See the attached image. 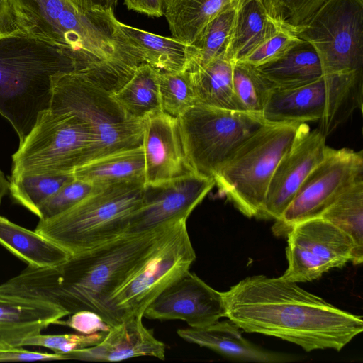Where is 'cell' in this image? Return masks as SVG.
<instances>
[{"instance_id": "23", "label": "cell", "mask_w": 363, "mask_h": 363, "mask_svg": "<svg viewBox=\"0 0 363 363\" xmlns=\"http://www.w3.org/2000/svg\"><path fill=\"white\" fill-rule=\"evenodd\" d=\"M0 245L34 268L55 267L70 257L66 250L36 231L20 226L1 216Z\"/></svg>"}, {"instance_id": "15", "label": "cell", "mask_w": 363, "mask_h": 363, "mask_svg": "<svg viewBox=\"0 0 363 363\" xmlns=\"http://www.w3.org/2000/svg\"><path fill=\"white\" fill-rule=\"evenodd\" d=\"M215 185L213 178L196 172L161 183L145 184L141 204L132 214L125 233H147L187 220Z\"/></svg>"}, {"instance_id": "26", "label": "cell", "mask_w": 363, "mask_h": 363, "mask_svg": "<svg viewBox=\"0 0 363 363\" xmlns=\"http://www.w3.org/2000/svg\"><path fill=\"white\" fill-rule=\"evenodd\" d=\"M230 5V0H164V16L172 37L189 45Z\"/></svg>"}, {"instance_id": "17", "label": "cell", "mask_w": 363, "mask_h": 363, "mask_svg": "<svg viewBox=\"0 0 363 363\" xmlns=\"http://www.w3.org/2000/svg\"><path fill=\"white\" fill-rule=\"evenodd\" d=\"M152 320H182L201 328L225 317L221 292L189 271L158 295L143 313Z\"/></svg>"}, {"instance_id": "45", "label": "cell", "mask_w": 363, "mask_h": 363, "mask_svg": "<svg viewBox=\"0 0 363 363\" xmlns=\"http://www.w3.org/2000/svg\"><path fill=\"white\" fill-rule=\"evenodd\" d=\"M251 0H230V6H233L235 10H238L244 4L249 2Z\"/></svg>"}, {"instance_id": "10", "label": "cell", "mask_w": 363, "mask_h": 363, "mask_svg": "<svg viewBox=\"0 0 363 363\" xmlns=\"http://www.w3.org/2000/svg\"><path fill=\"white\" fill-rule=\"evenodd\" d=\"M196 257L186 220H181L108 299L106 323L113 327L129 317L143 316L158 295L189 271Z\"/></svg>"}, {"instance_id": "37", "label": "cell", "mask_w": 363, "mask_h": 363, "mask_svg": "<svg viewBox=\"0 0 363 363\" xmlns=\"http://www.w3.org/2000/svg\"><path fill=\"white\" fill-rule=\"evenodd\" d=\"M106 333L93 334L43 335L41 333L26 339L23 346L43 347L57 354H66L74 350L94 346L99 343Z\"/></svg>"}, {"instance_id": "25", "label": "cell", "mask_w": 363, "mask_h": 363, "mask_svg": "<svg viewBox=\"0 0 363 363\" xmlns=\"http://www.w3.org/2000/svg\"><path fill=\"white\" fill-rule=\"evenodd\" d=\"M255 68L272 89L301 86L323 75L317 52L303 40L281 58Z\"/></svg>"}, {"instance_id": "24", "label": "cell", "mask_w": 363, "mask_h": 363, "mask_svg": "<svg viewBox=\"0 0 363 363\" xmlns=\"http://www.w3.org/2000/svg\"><path fill=\"white\" fill-rule=\"evenodd\" d=\"M280 27L260 0H251L236 10L224 56L232 62L245 58Z\"/></svg>"}, {"instance_id": "6", "label": "cell", "mask_w": 363, "mask_h": 363, "mask_svg": "<svg viewBox=\"0 0 363 363\" xmlns=\"http://www.w3.org/2000/svg\"><path fill=\"white\" fill-rule=\"evenodd\" d=\"M19 30L59 45L86 64L120 52L114 41V11H79L68 0H8Z\"/></svg>"}, {"instance_id": "27", "label": "cell", "mask_w": 363, "mask_h": 363, "mask_svg": "<svg viewBox=\"0 0 363 363\" xmlns=\"http://www.w3.org/2000/svg\"><path fill=\"white\" fill-rule=\"evenodd\" d=\"M233 62L222 54L204 67L190 72L196 104L242 111L233 89Z\"/></svg>"}, {"instance_id": "5", "label": "cell", "mask_w": 363, "mask_h": 363, "mask_svg": "<svg viewBox=\"0 0 363 363\" xmlns=\"http://www.w3.org/2000/svg\"><path fill=\"white\" fill-rule=\"evenodd\" d=\"M50 110L74 114L90 125L96 138L91 160L143 145L145 121L123 110L91 65L55 77Z\"/></svg>"}, {"instance_id": "29", "label": "cell", "mask_w": 363, "mask_h": 363, "mask_svg": "<svg viewBox=\"0 0 363 363\" xmlns=\"http://www.w3.org/2000/svg\"><path fill=\"white\" fill-rule=\"evenodd\" d=\"M73 173L75 179L93 185H104L138 178L145 179L143 146L91 160L76 168Z\"/></svg>"}, {"instance_id": "4", "label": "cell", "mask_w": 363, "mask_h": 363, "mask_svg": "<svg viewBox=\"0 0 363 363\" xmlns=\"http://www.w3.org/2000/svg\"><path fill=\"white\" fill-rule=\"evenodd\" d=\"M145 179L95 185L68 210L39 220L35 231L74 255L125 234L132 214L140 207Z\"/></svg>"}, {"instance_id": "9", "label": "cell", "mask_w": 363, "mask_h": 363, "mask_svg": "<svg viewBox=\"0 0 363 363\" xmlns=\"http://www.w3.org/2000/svg\"><path fill=\"white\" fill-rule=\"evenodd\" d=\"M96 138L74 114L48 110L12 155L11 176L73 173L91 160Z\"/></svg>"}, {"instance_id": "43", "label": "cell", "mask_w": 363, "mask_h": 363, "mask_svg": "<svg viewBox=\"0 0 363 363\" xmlns=\"http://www.w3.org/2000/svg\"><path fill=\"white\" fill-rule=\"evenodd\" d=\"M79 11L92 10L114 11L117 0H68Z\"/></svg>"}, {"instance_id": "41", "label": "cell", "mask_w": 363, "mask_h": 363, "mask_svg": "<svg viewBox=\"0 0 363 363\" xmlns=\"http://www.w3.org/2000/svg\"><path fill=\"white\" fill-rule=\"evenodd\" d=\"M129 10L151 17L164 16V0H124Z\"/></svg>"}, {"instance_id": "11", "label": "cell", "mask_w": 363, "mask_h": 363, "mask_svg": "<svg viewBox=\"0 0 363 363\" xmlns=\"http://www.w3.org/2000/svg\"><path fill=\"white\" fill-rule=\"evenodd\" d=\"M188 161L194 172L212 177L231 154L265 124L260 115L196 104L178 118Z\"/></svg>"}, {"instance_id": "3", "label": "cell", "mask_w": 363, "mask_h": 363, "mask_svg": "<svg viewBox=\"0 0 363 363\" xmlns=\"http://www.w3.org/2000/svg\"><path fill=\"white\" fill-rule=\"evenodd\" d=\"M85 63L76 52L21 30L0 38V114L19 143L50 109L55 77Z\"/></svg>"}, {"instance_id": "32", "label": "cell", "mask_w": 363, "mask_h": 363, "mask_svg": "<svg viewBox=\"0 0 363 363\" xmlns=\"http://www.w3.org/2000/svg\"><path fill=\"white\" fill-rule=\"evenodd\" d=\"M74 179V173L11 176L9 192L16 203L38 217L39 206Z\"/></svg>"}, {"instance_id": "33", "label": "cell", "mask_w": 363, "mask_h": 363, "mask_svg": "<svg viewBox=\"0 0 363 363\" xmlns=\"http://www.w3.org/2000/svg\"><path fill=\"white\" fill-rule=\"evenodd\" d=\"M233 62V89L241 110L262 116L272 86L255 67L242 62Z\"/></svg>"}, {"instance_id": "1", "label": "cell", "mask_w": 363, "mask_h": 363, "mask_svg": "<svg viewBox=\"0 0 363 363\" xmlns=\"http://www.w3.org/2000/svg\"><path fill=\"white\" fill-rule=\"evenodd\" d=\"M221 294L225 317L240 329L281 339L306 352L340 351L363 330L362 316L282 277H248Z\"/></svg>"}, {"instance_id": "20", "label": "cell", "mask_w": 363, "mask_h": 363, "mask_svg": "<svg viewBox=\"0 0 363 363\" xmlns=\"http://www.w3.org/2000/svg\"><path fill=\"white\" fill-rule=\"evenodd\" d=\"M67 315L54 303L0 292V348L22 347L26 339Z\"/></svg>"}, {"instance_id": "38", "label": "cell", "mask_w": 363, "mask_h": 363, "mask_svg": "<svg viewBox=\"0 0 363 363\" xmlns=\"http://www.w3.org/2000/svg\"><path fill=\"white\" fill-rule=\"evenodd\" d=\"M94 187L91 183L74 179L39 206L38 218L48 219L63 213L88 196Z\"/></svg>"}, {"instance_id": "31", "label": "cell", "mask_w": 363, "mask_h": 363, "mask_svg": "<svg viewBox=\"0 0 363 363\" xmlns=\"http://www.w3.org/2000/svg\"><path fill=\"white\" fill-rule=\"evenodd\" d=\"M236 10L230 5L221 11L189 45L185 70L197 71L224 54Z\"/></svg>"}, {"instance_id": "21", "label": "cell", "mask_w": 363, "mask_h": 363, "mask_svg": "<svg viewBox=\"0 0 363 363\" xmlns=\"http://www.w3.org/2000/svg\"><path fill=\"white\" fill-rule=\"evenodd\" d=\"M177 335L186 342L208 348L233 360L277 363L297 359L294 355L269 351L250 342L230 320H218L201 328L179 329Z\"/></svg>"}, {"instance_id": "14", "label": "cell", "mask_w": 363, "mask_h": 363, "mask_svg": "<svg viewBox=\"0 0 363 363\" xmlns=\"http://www.w3.org/2000/svg\"><path fill=\"white\" fill-rule=\"evenodd\" d=\"M286 238L288 266L281 277L291 281L318 279L354 258V245L351 238L320 216L296 224Z\"/></svg>"}, {"instance_id": "12", "label": "cell", "mask_w": 363, "mask_h": 363, "mask_svg": "<svg viewBox=\"0 0 363 363\" xmlns=\"http://www.w3.org/2000/svg\"><path fill=\"white\" fill-rule=\"evenodd\" d=\"M296 35L313 47L323 75L363 74V0H326Z\"/></svg>"}, {"instance_id": "30", "label": "cell", "mask_w": 363, "mask_h": 363, "mask_svg": "<svg viewBox=\"0 0 363 363\" xmlns=\"http://www.w3.org/2000/svg\"><path fill=\"white\" fill-rule=\"evenodd\" d=\"M347 233L354 245L352 263L363 261V179L343 192L320 216Z\"/></svg>"}, {"instance_id": "7", "label": "cell", "mask_w": 363, "mask_h": 363, "mask_svg": "<svg viewBox=\"0 0 363 363\" xmlns=\"http://www.w3.org/2000/svg\"><path fill=\"white\" fill-rule=\"evenodd\" d=\"M301 123H266L248 137L213 176L221 196L248 218H257L274 169Z\"/></svg>"}, {"instance_id": "36", "label": "cell", "mask_w": 363, "mask_h": 363, "mask_svg": "<svg viewBox=\"0 0 363 363\" xmlns=\"http://www.w3.org/2000/svg\"><path fill=\"white\" fill-rule=\"evenodd\" d=\"M301 40L294 32L280 27L238 62H245L255 67H259L281 58Z\"/></svg>"}, {"instance_id": "34", "label": "cell", "mask_w": 363, "mask_h": 363, "mask_svg": "<svg viewBox=\"0 0 363 363\" xmlns=\"http://www.w3.org/2000/svg\"><path fill=\"white\" fill-rule=\"evenodd\" d=\"M159 91L162 111L176 118L196 104L191 73L186 70L160 72Z\"/></svg>"}, {"instance_id": "8", "label": "cell", "mask_w": 363, "mask_h": 363, "mask_svg": "<svg viewBox=\"0 0 363 363\" xmlns=\"http://www.w3.org/2000/svg\"><path fill=\"white\" fill-rule=\"evenodd\" d=\"M363 74L323 75L310 83L272 89L262 113L272 123L319 121V130L327 137L362 109Z\"/></svg>"}, {"instance_id": "28", "label": "cell", "mask_w": 363, "mask_h": 363, "mask_svg": "<svg viewBox=\"0 0 363 363\" xmlns=\"http://www.w3.org/2000/svg\"><path fill=\"white\" fill-rule=\"evenodd\" d=\"M160 73V70L143 63L121 88L113 92L115 99L131 118L145 121L162 111L159 91Z\"/></svg>"}, {"instance_id": "2", "label": "cell", "mask_w": 363, "mask_h": 363, "mask_svg": "<svg viewBox=\"0 0 363 363\" xmlns=\"http://www.w3.org/2000/svg\"><path fill=\"white\" fill-rule=\"evenodd\" d=\"M177 223L147 233H125L97 247L71 255L55 267L28 266L0 284V292L48 301L69 315L91 311L106 322L108 299Z\"/></svg>"}, {"instance_id": "39", "label": "cell", "mask_w": 363, "mask_h": 363, "mask_svg": "<svg viewBox=\"0 0 363 363\" xmlns=\"http://www.w3.org/2000/svg\"><path fill=\"white\" fill-rule=\"evenodd\" d=\"M66 320H57L55 324L68 326L81 334L107 333L111 328L100 315L91 311L75 312Z\"/></svg>"}, {"instance_id": "35", "label": "cell", "mask_w": 363, "mask_h": 363, "mask_svg": "<svg viewBox=\"0 0 363 363\" xmlns=\"http://www.w3.org/2000/svg\"><path fill=\"white\" fill-rule=\"evenodd\" d=\"M269 16L297 33L326 0H260Z\"/></svg>"}, {"instance_id": "18", "label": "cell", "mask_w": 363, "mask_h": 363, "mask_svg": "<svg viewBox=\"0 0 363 363\" xmlns=\"http://www.w3.org/2000/svg\"><path fill=\"white\" fill-rule=\"evenodd\" d=\"M145 184H153L194 173L184 148L178 118L163 111L145 120L143 139Z\"/></svg>"}, {"instance_id": "16", "label": "cell", "mask_w": 363, "mask_h": 363, "mask_svg": "<svg viewBox=\"0 0 363 363\" xmlns=\"http://www.w3.org/2000/svg\"><path fill=\"white\" fill-rule=\"evenodd\" d=\"M325 138L318 128L301 124L293 145L274 169L257 218L275 220L281 216L306 177L323 159Z\"/></svg>"}, {"instance_id": "19", "label": "cell", "mask_w": 363, "mask_h": 363, "mask_svg": "<svg viewBox=\"0 0 363 363\" xmlns=\"http://www.w3.org/2000/svg\"><path fill=\"white\" fill-rule=\"evenodd\" d=\"M143 315L131 316L111 327L97 345L62 354L65 359L118 362L152 357L165 359V345L143 323Z\"/></svg>"}, {"instance_id": "13", "label": "cell", "mask_w": 363, "mask_h": 363, "mask_svg": "<svg viewBox=\"0 0 363 363\" xmlns=\"http://www.w3.org/2000/svg\"><path fill=\"white\" fill-rule=\"evenodd\" d=\"M362 179V150L328 147L323 159L308 174L291 202L274 220L273 234L286 237L296 224L320 216L343 192Z\"/></svg>"}, {"instance_id": "40", "label": "cell", "mask_w": 363, "mask_h": 363, "mask_svg": "<svg viewBox=\"0 0 363 363\" xmlns=\"http://www.w3.org/2000/svg\"><path fill=\"white\" fill-rule=\"evenodd\" d=\"M65 355L57 353L30 351L22 347L0 348V362L64 360Z\"/></svg>"}, {"instance_id": "42", "label": "cell", "mask_w": 363, "mask_h": 363, "mask_svg": "<svg viewBox=\"0 0 363 363\" xmlns=\"http://www.w3.org/2000/svg\"><path fill=\"white\" fill-rule=\"evenodd\" d=\"M18 30L8 0H0V38Z\"/></svg>"}, {"instance_id": "44", "label": "cell", "mask_w": 363, "mask_h": 363, "mask_svg": "<svg viewBox=\"0 0 363 363\" xmlns=\"http://www.w3.org/2000/svg\"><path fill=\"white\" fill-rule=\"evenodd\" d=\"M10 182L6 179L3 172L0 169V203L3 197L9 191Z\"/></svg>"}, {"instance_id": "22", "label": "cell", "mask_w": 363, "mask_h": 363, "mask_svg": "<svg viewBox=\"0 0 363 363\" xmlns=\"http://www.w3.org/2000/svg\"><path fill=\"white\" fill-rule=\"evenodd\" d=\"M117 46L160 72L185 70L189 45L174 38L159 35L119 21L113 24Z\"/></svg>"}]
</instances>
